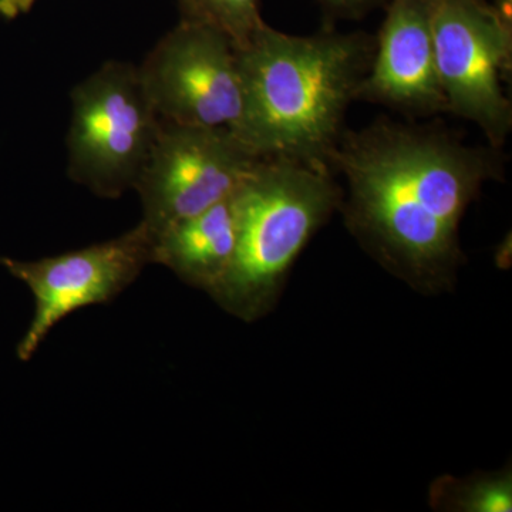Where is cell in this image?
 I'll use <instances>...</instances> for the list:
<instances>
[{
    "label": "cell",
    "mask_w": 512,
    "mask_h": 512,
    "mask_svg": "<svg viewBox=\"0 0 512 512\" xmlns=\"http://www.w3.org/2000/svg\"><path fill=\"white\" fill-rule=\"evenodd\" d=\"M507 156L471 146L440 121L382 117L346 130L330 170L342 175L346 228L367 254L416 291H450L464 261L460 225Z\"/></svg>",
    "instance_id": "obj_1"
},
{
    "label": "cell",
    "mask_w": 512,
    "mask_h": 512,
    "mask_svg": "<svg viewBox=\"0 0 512 512\" xmlns=\"http://www.w3.org/2000/svg\"><path fill=\"white\" fill-rule=\"evenodd\" d=\"M375 46V36L332 23L306 36L265 23L238 49L244 110L232 133L259 158L330 170Z\"/></svg>",
    "instance_id": "obj_2"
},
{
    "label": "cell",
    "mask_w": 512,
    "mask_h": 512,
    "mask_svg": "<svg viewBox=\"0 0 512 512\" xmlns=\"http://www.w3.org/2000/svg\"><path fill=\"white\" fill-rule=\"evenodd\" d=\"M329 168L261 158L234 194L238 242L227 274L208 295L235 318L255 322L279 301L313 235L342 204Z\"/></svg>",
    "instance_id": "obj_3"
},
{
    "label": "cell",
    "mask_w": 512,
    "mask_h": 512,
    "mask_svg": "<svg viewBox=\"0 0 512 512\" xmlns=\"http://www.w3.org/2000/svg\"><path fill=\"white\" fill-rule=\"evenodd\" d=\"M161 126L137 64L104 62L70 92L67 175L96 197L117 200L136 187Z\"/></svg>",
    "instance_id": "obj_4"
},
{
    "label": "cell",
    "mask_w": 512,
    "mask_h": 512,
    "mask_svg": "<svg viewBox=\"0 0 512 512\" xmlns=\"http://www.w3.org/2000/svg\"><path fill=\"white\" fill-rule=\"evenodd\" d=\"M448 114L480 128L485 143L504 148L512 104L503 82L511 72L512 23L488 0H426Z\"/></svg>",
    "instance_id": "obj_5"
},
{
    "label": "cell",
    "mask_w": 512,
    "mask_h": 512,
    "mask_svg": "<svg viewBox=\"0 0 512 512\" xmlns=\"http://www.w3.org/2000/svg\"><path fill=\"white\" fill-rule=\"evenodd\" d=\"M137 66L163 123L237 128L244 110L238 47L221 30L180 19Z\"/></svg>",
    "instance_id": "obj_6"
},
{
    "label": "cell",
    "mask_w": 512,
    "mask_h": 512,
    "mask_svg": "<svg viewBox=\"0 0 512 512\" xmlns=\"http://www.w3.org/2000/svg\"><path fill=\"white\" fill-rule=\"evenodd\" d=\"M229 128L163 123L134 191L153 238L232 197L258 161Z\"/></svg>",
    "instance_id": "obj_7"
},
{
    "label": "cell",
    "mask_w": 512,
    "mask_h": 512,
    "mask_svg": "<svg viewBox=\"0 0 512 512\" xmlns=\"http://www.w3.org/2000/svg\"><path fill=\"white\" fill-rule=\"evenodd\" d=\"M153 235L143 222L120 237L37 261L0 256V265L23 282L35 312L18 343L19 360L29 362L53 328L87 306L104 305L126 291L153 264Z\"/></svg>",
    "instance_id": "obj_8"
},
{
    "label": "cell",
    "mask_w": 512,
    "mask_h": 512,
    "mask_svg": "<svg viewBox=\"0 0 512 512\" xmlns=\"http://www.w3.org/2000/svg\"><path fill=\"white\" fill-rule=\"evenodd\" d=\"M383 9L375 55L356 101L386 107L409 120L448 114L426 0H389Z\"/></svg>",
    "instance_id": "obj_9"
},
{
    "label": "cell",
    "mask_w": 512,
    "mask_h": 512,
    "mask_svg": "<svg viewBox=\"0 0 512 512\" xmlns=\"http://www.w3.org/2000/svg\"><path fill=\"white\" fill-rule=\"evenodd\" d=\"M237 242V208L232 195L157 234L153 264L165 266L185 284L210 293L234 261Z\"/></svg>",
    "instance_id": "obj_10"
},
{
    "label": "cell",
    "mask_w": 512,
    "mask_h": 512,
    "mask_svg": "<svg viewBox=\"0 0 512 512\" xmlns=\"http://www.w3.org/2000/svg\"><path fill=\"white\" fill-rule=\"evenodd\" d=\"M431 508L446 512H511L510 468L497 473L440 477L430 487Z\"/></svg>",
    "instance_id": "obj_11"
},
{
    "label": "cell",
    "mask_w": 512,
    "mask_h": 512,
    "mask_svg": "<svg viewBox=\"0 0 512 512\" xmlns=\"http://www.w3.org/2000/svg\"><path fill=\"white\" fill-rule=\"evenodd\" d=\"M181 18L221 30L235 43L247 45L265 25L261 0H177Z\"/></svg>",
    "instance_id": "obj_12"
},
{
    "label": "cell",
    "mask_w": 512,
    "mask_h": 512,
    "mask_svg": "<svg viewBox=\"0 0 512 512\" xmlns=\"http://www.w3.org/2000/svg\"><path fill=\"white\" fill-rule=\"evenodd\" d=\"M330 20L362 19L373 10L384 8L389 0H316Z\"/></svg>",
    "instance_id": "obj_13"
},
{
    "label": "cell",
    "mask_w": 512,
    "mask_h": 512,
    "mask_svg": "<svg viewBox=\"0 0 512 512\" xmlns=\"http://www.w3.org/2000/svg\"><path fill=\"white\" fill-rule=\"evenodd\" d=\"M36 0H0V16L13 19L16 16L28 13Z\"/></svg>",
    "instance_id": "obj_14"
}]
</instances>
